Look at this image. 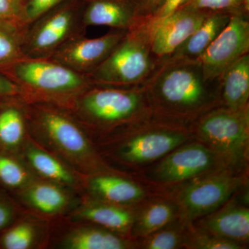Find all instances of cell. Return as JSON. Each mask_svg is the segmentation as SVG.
I'll use <instances>...</instances> for the list:
<instances>
[{"label":"cell","instance_id":"1","mask_svg":"<svg viewBox=\"0 0 249 249\" xmlns=\"http://www.w3.org/2000/svg\"><path fill=\"white\" fill-rule=\"evenodd\" d=\"M23 107L29 137L77 173L85 176L112 169L84 127L66 108L52 103L24 101Z\"/></svg>","mask_w":249,"mask_h":249},{"label":"cell","instance_id":"2","mask_svg":"<svg viewBox=\"0 0 249 249\" xmlns=\"http://www.w3.org/2000/svg\"><path fill=\"white\" fill-rule=\"evenodd\" d=\"M147 103L144 88L93 84L61 106L73 114L95 143L140 121Z\"/></svg>","mask_w":249,"mask_h":249},{"label":"cell","instance_id":"3","mask_svg":"<svg viewBox=\"0 0 249 249\" xmlns=\"http://www.w3.org/2000/svg\"><path fill=\"white\" fill-rule=\"evenodd\" d=\"M145 80L148 103L160 114L187 117L207 110L217 101L218 90L206 81L196 60L165 59Z\"/></svg>","mask_w":249,"mask_h":249},{"label":"cell","instance_id":"4","mask_svg":"<svg viewBox=\"0 0 249 249\" xmlns=\"http://www.w3.org/2000/svg\"><path fill=\"white\" fill-rule=\"evenodd\" d=\"M20 89L24 102L64 106L93 85L80 74L49 58H23L1 71Z\"/></svg>","mask_w":249,"mask_h":249},{"label":"cell","instance_id":"5","mask_svg":"<svg viewBox=\"0 0 249 249\" xmlns=\"http://www.w3.org/2000/svg\"><path fill=\"white\" fill-rule=\"evenodd\" d=\"M147 19L127 31L115 48L89 75L93 84L134 87L147 80L153 71Z\"/></svg>","mask_w":249,"mask_h":249},{"label":"cell","instance_id":"6","mask_svg":"<svg viewBox=\"0 0 249 249\" xmlns=\"http://www.w3.org/2000/svg\"><path fill=\"white\" fill-rule=\"evenodd\" d=\"M187 139L185 132L177 129L155 128L135 132L128 125L94 144L107 164L110 161L133 166L163 158Z\"/></svg>","mask_w":249,"mask_h":249},{"label":"cell","instance_id":"7","mask_svg":"<svg viewBox=\"0 0 249 249\" xmlns=\"http://www.w3.org/2000/svg\"><path fill=\"white\" fill-rule=\"evenodd\" d=\"M196 135L217 160L241 168L248 159L249 106L239 110L224 107L209 111L198 122Z\"/></svg>","mask_w":249,"mask_h":249},{"label":"cell","instance_id":"8","mask_svg":"<svg viewBox=\"0 0 249 249\" xmlns=\"http://www.w3.org/2000/svg\"><path fill=\"white\" fill-rule=\"evenodd\" d=\"M85 32L80 0H65L24 27L23 55L26 58H49L64 44Z\"/></svg>","mask_w":249,"mask_h":249},{"label":"cell","instance_id":"9","mask_svg":"<svg viewBox=\"0 0 249 249\" xmlns=\"http://www.w3.org/2000/svg\"><path fill=\"white\" fill-rule=\"evenodd\" d=\"M242 186V179L230 170L197 177L187 183L178 196V213L184 224L207 215L226 204Z\"/></svg>","mask_w":249,"mask_h":249},{"label":"cell","instance_id":"10","mask_svg":"<svg viewBox=\"0 0 249 249\" xmlns=\"http://www.w3.org/2000/svg\"><path fill=\"white\" fill-rule=\"evenodd\" d=\"M249 22L247 14L235 13L226 27L196 59L205 80H219L223 73L241 57L249 53Z\"/></svg>","mask_w":249,"mask_h":249},{"label":"cell","instance_id":"11","mask_svg":"<svg viewBox=\"0 0 249 249\" xmlns=\"http://www.w3.org/2000/svg\"><path fill=\"white\" fill-rule=\"evenodd\" d=\"M137 246L132 238L64 217L50 222L47 249H129Z\"/></svg>","mask_w":249,"mask_h":249},{"label":"cell","instance_id":"12","mask_svg":"<svg viewBox=\"0 0 249 249\" xmlns=\"http://www.w3.org/2000/svg\"><path fill=\"white\" fill-rule=\"evenodd\" d=\"M127 31L112 29L106 35L88 38L76 36L57 49L49 59L80 74H90L110 54Z\"/></svg>","mask_w":249,"mask_h":249},{"label":"cell","instance_id":"13","mask_svg":"<svg viewBox=\"0 0 249 249\" xmlns=\"http://www.w3.org/2000/svg\"><path fill=\"white\" fill-rule=\"evenodd\" d=\"M11 196L26 211L49 222L66 217L81 196L73 190L39 178Z\"/></svg>","mask_w":249,"mask_h":249},{"label":"cell","instance_id":"14","mask_svg":"<svg viewBox=\"0 0 249 249\" xmlns=\"http://www.w3.org/2000/svg\"><path fill=\"white\" fill-rule=\"evenodd\" d=\"M217 160L202 142L184 143L165 155L152 170L151 175L159 182H181L207 173Z\"/></svg>","mask_w":249,"mask_h":249},{"label":"cell","instance_id":"15","mask_svg":"<svg viewBox=\"0 0 249 249\" xmlns=\"http://www.w3.org/2000/svg\"><path fill=\"white\" fill-rule=\"evenodd\" d=\"M209 14L179 8L162 19H147L152 53L160 58L170 56L197 29Z\"/></svg>","mask_w":249,"mask_h":249},{"label":"cell","instance_id":"16","mask_svg":"<svg viewBox=\"0 0 249 249\" xmlns=\"http://www.w3.org/2000/svg\"><path fill=\"white\" fill-rule=\"evenodd\" d=\"M33 173L40 179L66 187L83 195V175L28 136L19 153Z\"/></svg>","mask_w":249,"mask_h":249},{"label":"cell","instance_id":"17","mask_svg":"<svg viewBox=\"0 0 249 249\" xmlns=\"http://www.w3.org/2000/svg\"><path fill=\"white\" fill-rule=\"evenodd\" d=\"M136 211L129 206H121L93 199L82 195L76 205L66 217L89 222L124 237H131Z\"/></svg>","mask_w":249,"mask_h":249},{"label":"cell","instance_id":"18","mask_svg":"<svg viewBox=\"0 0 249 249\" xmlns=\"http://www.w3.org/2000/svg\"><path fill=\"white\" fill-rule=\"evenodd\" d=\"M83 195L111 204L133 207L144 199L145 192L137 183L111 169L83 176Z\"/></svg>","mask_w":249,"mask_h":249},{"label":"cell","instance_id":"19","mask_svg":"<svg viewBox=\"0 0 249 249\" xmlns=\"http://www.w3.org/2000/svg\"><path fill=\"white\" fill-rule=\"evenodd\" d=\"M140 5L134 0H80L83 27L106 26L128 31L140 21Z\"/></svg>","mask_w":249,"mask_h":249},{"label":"cell","instance_id":"20","mask_svg":"<svg viewBox=\"0 0 249 249\" xmlns=\"http://www.w3.org/2000/svg\"><path fill=\"white\" fill-rule=\"evenodd\" d=\"M197 227L222 238L245 246L249 240V209L228 201L214 212L200 218Z\"/></svg>","mask_w":249,"mask_h":249},{"label":"cell","instance_id":"21","mask_svg":"<svg viewBox=\"0 0 249 249\" xmlns=\"http://www.w3.org/2000/svg\"><path fill=\"white\" fill-rule=\"evenodd\" d=\"M50 222L24 211L0 233L1 249H47Z\"/></svg>","mask_w":249,"mask_h":249},{"label":"cell","instance_id":"22","mask_svg":"<svg viewBox=\"0 0 249 249\" xmlns=\"http://www.w3.org/2000/svg\"><path fill=\"white\" fill-rule=\"evenodd\" d=\"M28 136L22 100L19 97L1 99L0 150L19 155Z\"/></svg>","mask_w":249,"mask_h":249},{"label":"cell","instance_id":"23","mask_svg":"<svg viewBox=\"0 0 249 249\" xmlns=\"http://www.w3.org/2000/svg\"><path fill=\"white\" fill-rule=\"evenodd\" d=\"M231 15L227 13H209L197 29L165 59L196 60L226 27Z\"/></svg>","mask_w":249,"mask_h":249},{"label":"cell","instance_id":"24","mask_svg":"<svg viewBox=\"0 0 249 249\" xmlns=\"http://www.w3.org/2000/svg\"><path fill=\"white\" fill-rule=\"evenodd\" d=\"M219 79V95L225 107L239 110L249 106V53L236 60Z\"/></svg>","mask_w":249,"mask_h":249},{"label":"cell","instance_id":"25","mask_svg":"<svg viewBox=\"0 0 249 249\" xmlns=\"http://www.w3.org/2000/svg\"><path fill=\"white\" fill-rule=\"evenodd\" d=\"M178 213V206L164 200L153 201L136 213L131 237H145L173 223Z\"/></svg>","mask_w":249,"mask_h":249},{"label":"cell","instance_id":"26","mask_svg":"<svg viewBox=\"0 0 249 249\" xmlns=\"http://www.w3.org/2000/svg\"><path fill=\"white\" fill-rule=\"evenodd\" d=\"M37 178L20 156L0 150V188L13 195Z\"/></svg>","mask_w":249,"mask_h":249},{"label":"cell","instance_id":"27","mask_svg":"<svg viewBox=\"0 0 249 249\" xmlns=\"http://www.w3.org/2000/svg\"><path fill=\"white\" fill-rule=\"evenodd\" d=\"M24 27L0 20V72L24 58L22 36Z\"/></svg>","mask_w":249,"mask_h":249},{"label":"cell","instance_id":"28","mask_svg":"<svg viewBox=\"0 0 249 249\" xmlns=\"http://www.w3.org/2000/svg\"><path fill=\"white\" fill-rule=\"evenodd\" d=\"M170 224L151 235L142 237L141 247L145 249H176L186 247V228L171 227Z\"/></svg>","mask_w":249,"mask_h":249},{"label":"cell","instance_id":"29","mask_svg":"<svg viewBox=\"0 0 249 249\" xmlns=\"http://www.w3.org/2000/svg\"><path fill=\"white\" fill-rule=\"evenodd\" d=\"M188 224L186 229V247L196 249H242L245 246L222 238L209 231Z\"/></svg>","mask_w":249,"mask_h":249},{"label":"cell","instance_id":"30","mask_svg":"<svg viewBox=\"0 0 249 249\" xmlns=\"http://www.w3.org/2000/svg\"><path fill=\"white\" fill-rule=\"evenodd\" d=\"M180 8L207 13L235 14L249 11V0H186Z\"/></svg>","mask_w":249,"mask_h":249},{"label":"cell","instance_id":"31","mask_svg":"<svg viewBox=\"0 0 249 249\" xmlns=\"http://www.w3.org/2000/svg\"><path fill=\"white\" fill-rule=\"evenodd\" d=\"M16 199L3 189H0V233L11 226L24 212Z\"/></svg>","mask_w":249,"mask_h":249},{"label":"cell","instance_id":"32","mask_svg":"<svg viewBox=\"0 0 249 249\" xmlns=\"http://www.w3.org/2000/svg\"><path fill=\"white\" fill-rule=\"evenodd\" d=\"M22 0H0V20L25 27Z\"/></svg>","mask_w":249,"mask_h":249},{"label":"cell","instance_id":"33","mask_svg":"<svg viewBox=\"0 0 249 249\" xmlns=\"http://www.w3.org/2000/svg\"><path fill=\"white\" fill-rule=\"evenodd\" d=\"M65 0H27L24 6L25 27L42 14L61 4Z\"/></svg>","mask_w":249,"mask_h":249},{"label":"cell","instance_id":"34","mask_svg":"<svg viewBox=\"0 0 249 249\" xmlns=\"http://www.w3.org/2000/svg\"><path fill=\"white\" fill-rule=\"evenodd\" d=\"M186 0H160L149 19L157 20L169 16L174 11L179 9Z\"/></svg>","mask_w":249,"mask_h":249},{"label":"cell","instance_id":"35","mask_svg":"<svg viewBox=\"0 0 249 249\" xmlns=\"http://www.w3.org/2000/svg\"><path fill=\"white\" fill-rule=\"evenodd\" d=\"M20 89L9 77L0 72V98L19 97Z\"/></svg>","mask_w":249,"mask_h":249},{"label":"cell","instance_id":"36","mask_svg":"<svg viewBox=\"0 0 249 249\" xmlns=\"http://www.w3.org/2000/svg\"><path fill=\"white\" fill-rule=\"evenodd\" d=\"M160 0H142V8L145 11H150L153 13L158 4H160Z\"/></svg>","mask_w":249,"mask_h":249},{"label":"cell","instance_id":"37","mask_svg":"<svg viewBox=\"0 0 249 249\" xmlns=\"http://www.w3.org/2000/svg\"><path fill=\"white\" fill-rule=\"evenodd\" d=\"M27 0H22L23 2H24V4H25L26 1H27Z\"/></svg>","mask_w":249,"mask_h":249},{"label":"cell","instance_id":"38","mask_svg":"<svg viewBox=\"0 0 249 249\" xmlns=\"http://www.w3.org/2000/svg\"><path fill=\"white\" fill-rule=\"evenodd\" d=\"M1 99H0V107H1Z\"/></svg>","mask_w":249,"mask_h":249},{"label":"cell","instance_id":"39","mask_svg":"<svg viewBox=\"0 0 249 249\" xmlns=\"http://www.w3.org/2000/svg\"><path fill=\"white\" fill-rule=\"evenodd\" d=\"M0 189H1V188H0Z\"/></svg>","mask_w":249,"mask_h":249},{"label":"cell","instance_id":"40","mask_svg":"<svg viewBox=\"0 0 249 249\" xmlns=\"http://www.w3.org/2000/svg\"></svg>","mask_w":249,"mask_h":249}]
</instances>
